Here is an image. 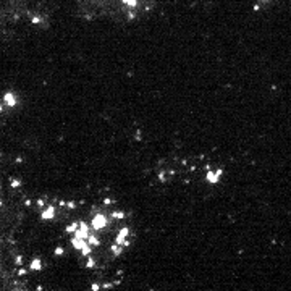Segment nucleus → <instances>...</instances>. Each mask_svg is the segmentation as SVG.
Segmentation results:
<instances>
[{
	"mask_svg": "<svg viewBox=\"0 0 291 291\" xmlns=\"http://www.w3.org/2000/svg\"><path fill=\"white\" fill-rule=\"evenodd\" d=\"M105 225H107V220H105V217H103V215H96V217H94V220H92V226H94L96 230L103 228Z\"/></svg>",
	"mask_w": 291,
	"mask_h": 291,
	"instance_id": "obj_1",
	"label": "nucleus"
},
{
	"mask_svg": "<svg viewBox=\"0 0 291 291\" xmlns=\"http://www.w3.org/2000/svg\"><path fill=\"white\" fill-rule=\"evenodd\" d=\"M87 236H89V233H87V225L84 223V222H81V223H79V230L76 231V238L87 239Z\"/></svg>",
	"mask_w": 291,
	"mask_h": 291,
	"instance_id": "obj_2",
	"label": "nucleus"
},
{
	"mask_svg": "<svg viewBox=\"0 0 291 291\" xmlns=\"http://www.w3.org/2000/svg\"><path fill=\"white\" fill-rule=\"evenodd\" d=\"M126 236H128V228H123V230L120 231V234H118V238H116V243L121 244V243L126 239Z\"/></svg>",
	"mask_w": 291,
	"mask_h": 291,
	"instance_id": "obj_3",
	"label": "nucleus"
},
{
	"mask_svg": "<svg viewBox=\"0 0 291 291\" xmlns=\"http://www.w3.org/2000/svg\"><path fill=\"white\" fill-rule=\"evenodd\" d=\"M222 173V170H218L217 173H212V172H210V173L207 175V180H209V181H210V183H217V180H218V175Z\"/></svg>",
	"mask_w": 291,
	"mask_h": 291,
	"instance_id": "obj_4",
	"label": "nucleus"
},
{
	"mask_svg": "<svg viewBox=\"0 0 291 291\" xmlns=\"http://www.w3.org/2000/svg\"><path fill=\"white\" fill-rule=\"evenodd\" d=\"M87 241H89V244H92V246L99 244V239H97L96 236H87Z\"/></svg>",
	"mask_w": 291,
	"mask_h": 291,
	"instance_id": "obj_5",
	"label": "nucleus"
},
{
	"mask_svg": "<svg viewBox=\"0 0 291 291\" xmlns=\"http://www.w3.org/2000/svg\"><path fill=\"white\" fill-rule=\"evenodd\" d=\"M5 100L8 102V105H15V99H13V96H11L10 92H8V94L5 96Z\"/></svg>",
	"mask_w": 291,
	"mask_h": 291,
	"instance_id": "obj_6",
	"label": "nucleus"
},
{
	"mask_svg": "<svg viewBox=\"0 0 291 291\" xmlns=\"http://www.w3.org/2000/svg\"><path fill=\"white\" fill-rule=\"evenodd\" d=\"M54 215V207H50L47 212H44V218H49V217H52Z\"/></svg>",
	"mask_w": 291,
	"mask_h": 291,
	"instance_id": "obj_7",
	"label": "nucleus"
},
{
	"mask_svg": "<svg viewBox=\"0 0 291 291\" xmlns=\"http://www.w3.org/2000/svg\"><path fill=\"white\" fill-rule=\"evenodd\" d=\"M39 267H41V260H39V259H36V260L31 264V268H39Z\"/></svg>",
	"mask_w": 291,
	"mask_h": 291,
	"instance_id": "obj_8",
	"label": "nucleus"
},
{
	"mask_svg": "<svg viewBox=\"0 0 291 291\" xmlns=\"http://www.w3.org/2000/svg\"><path fill=\"white\" fill-rule=\"evenodd\" d=\"M76 226H78V225H76V223H73V225H70V226L66 228V231H68V233H71V231H76Z\"/></svg>",
	"mask_w": 291,
	"mask_h": 291,
	"instance_id": "obj_9",
	"label": "nucleus"
},
{
	"mask_svg": "<svg viewBox=\"0 0 291 291\" xmlns=\"http://www.w3.org/2000/svg\"><path fill=\"white\" fill-rule=\"evenodd\" d=\"M113 217H116V218H123V212H115V214H113Z\"/></svg>",
	"mask_w": 291,
	"mask_h": 291,
	"instance_id": "obj_10",
	"label": "nucleus"
}]
</instances>
